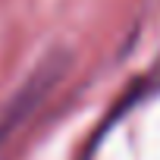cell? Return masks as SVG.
<instances>
[{
	"mask_svg": "<svg viewBox=\"0 0 160 160\" xmlns=\"http://www.w3.org/2000/svg\"><path fill=\"white\" fill-rule=\"evenodd\" d=\"M157 91H160V63H157V66L141 78L138 85H132V88H129V94H126V101H122V107H119V110H126V107H132L135 101H141V98H148V94H157Z\"/></svg>",
	"mask_w": 160,
	"mask_h": 160,
	"instance_id": "1",
	"label": "cell"
}]
</instances>
